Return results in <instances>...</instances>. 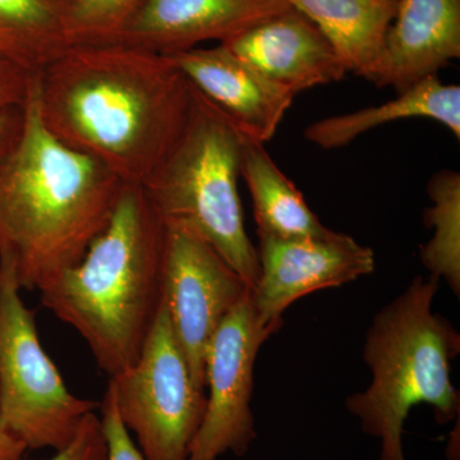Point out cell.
<instances>
[{"label":"cell","instance_id":"obj_4","mask_svg":"<svg viewBox=\"0 0 460 460\" xmlns=\"http://www.w3.org/2000/svg\"><path fill=\"white\" fill-rule=\"evenodd\" d=\"M438 281L414 278L375 314L366 335L362 358L371 384L348 396L345 407L365 434L380 440V460H407L402 432L416 405L434 408L441 425L459 417L460 396L450 368L460 353V334L447 317L432 311Z\"/></svg>","mask_w":460,"mask_h":460},{"label":"cell","instance_id":"obj_20","mask_svg":"<svg viewBox=\"0 0 460 460\" xmlns=\"http://www.w3.org/2000/svg\"><path fill=\"white\" fill-rule=\"evenodd\" d=\"M144 0H69L63 30L69 45L111 44Z\"/></svg>","mask_w":460,"mask_h":460},{"label":"cell","instance_id":"obj_5","mask_svg":"<svg viewBox=\"0 0 460 460\" xmlns=\"http://www.w3.org/2000/svg\"><path fill=\"white\" fill-rule=\"evenodd\" d=\"M246 137L193 87L183 131L141 187L165 228L189 230L204 239L253 290L260 277L259 256L244 226L238 192Z\"/></svg>","mask_w":460,"mask_h":460},{"label":"cell","instance_id":"obj_13","mask_svg":"<svg viewBox=\"0 0 460 460\" xmlns=\"http://www.w3.org/2000/svg\"><path fill=\"white\" fill-rule=\"evenodd\" d=\"M224 45L295 95L321 84L339 83L348 74L328 39L295 8Z\"/></svg>","mask_w":460,"mask_h":460},{"label":"cell","instance_id":"obj_3","mask_svg":"<svg viewBox=\"0 0 460 460\" xmlns=\"http://www.w3.org/2000/svg\"><path fill=\"white\" fill-rule=\"evenodd\" d=\"M166 228L138 184H124L111 222L81 261L41 288L109 377L140 356L163 304Z\"/></svg>","mask_w":460,"mask_h":460},{"label":"cell","instance_id":"obj_12","mask_svg":"<svg viewBox=\"0 0 460 460\" xmlns=\"http://www.w3.org/2000/svg\"><path fill=\"white\" fill-rule=\"evenodd\" d=\"M168 57L196 90L261 144L274 137L295 100V93L268 80L224 44Z\"/></svg>","mask_w":460,"mask_h":460},{"label":"cell","instance_id":"obj_15","mask_svg":"<svg viewBox=\"0 0 460 460\" xmlns=\"http://www.w3.org/2000/svg\"><path fill=\"white\" fill-rule=\"evenodd\" d=\"M410 118H426L443 124L460 140V87L447 84L438 75L411 84L385 104L334 115L311 123L305 138L325 150L347 146L363 133Z\"/></svg>","mask_w":460,"mask_h":460},{"label":"cell","instance_id":"obj_18","mask_svg":"<svg viewBox=\"0 0 460 460\" xmlns=\"http://www.w3.org/2000/svg\"><path fill=\"white\" fill-rule=\"evenodd\" d=\"M68 47L62 5L53 0H0V60L36 74Z\"/></svg>","mask_w":460,"mask_h":460},{"label":"cell","instance_id":"obj_19","mask_svg":"<svg viewBox=\"0 0 460 460\" xmlns=\"http://www.w3.org/2000/svg\"><path fill=\"white\" fill-rule=\"evenodd\" d=\"M431 208L423 213L426 228L434 229L428 243L420 246V259L429 277L447 280L460 296V174L441 171L428 184Z\"/></svg>","mask_w":460,"mask_h":460},{"label":"cell","instance_id":"obj_2","mask_svg":"<svg viewBox=\"0 0 460 460\" xmlns=\"http://www.w3.org/2000/svg\"><path fill=\"white\" fill-rule=\"evenodd\" d=\"M22 109L21 131L0 154V260L22 290H40L81 261L126 183L45 128L35 74Z\"/></svg>","mask_w":460,"mask_h":460},{"label":"cell","instance_id":"obj_22","mask_svg":"<svg viewBox=\"0 0 460 460\" xmlns=\"http://www.w3.org/2000/svg\"><path fill=\"white\" fill-rule=\"evenodd\" d=\"M100 411L102 432L107 441V460H145L128 429L120 420L113 395L108 389L100 404Z\"/></svg>","mask_w":460,"mask_h":460},{"label":"cell","instance_id":"obj_21","mask_svg":"<svg viewBox=\"0 0 460 460\" xmlns=\"http://www.w3.org/2000/svg\"><path fill=\"white\" fill-rule=\"evenodd\" d=\"M108 449L102 420L95 411L84 417L71 443L47 460H107ZM23 460V459H22Z\"/></svg>","mask_w":460,"mask_h":460},{"label":"cell","instance_id":"obj_8","mask_svg":"<svg viewBox=\"0 0 460 460\" xmlns=\"http://www.w3.org/2000/svg\"><path fill=\"white\" fill-rule=\"evenodd\" d=\"M277 326L262 323L252 290L220 323L205 354L206 410L189 460L243 456L256 438L251 402L257 354Z\"/></svg>","mask_w":460,"mask_h":460},{"label":"cell","instance_id":"obj_7","mask_svg":"<svg viewBox=\"0 0 460 460\" xmlns=\"http://www.w3.org/2000/svg\"><path fill=\"white\" fill-rule=\"evenodd\" d=\"M119 419L145 460H189L206 410L162 304L140 356L111 377Z\"/></svg>","mask_w":460,"mask_h":460},{"label":"cell","instance_id":"obj_9","mask_svg":"<svg viewBox=\"0 0 460 460\" xmlns=\"http://www.w3.org/2000/svg\"><path fill=\"white\" fill-rule=\"evenodd\" d=\"M250 290L246 281L204 239L189 230L166 228L163 305L201 392H205L208 345L226 314Z\"/></svg>","mask_w":460,"mask_h":460},{"label":"cell","instance_id":"obj_24","mask_svg":"<svg viewBox=\"0 0 460 460\" xmlns=\"http://www.w3.org/2000/svg\"><path fill=\"white\" fill-rule=\"evenodd\" d=\"M23 109L13 108L0 113V154L13 142L21 131Z\"/></svg>","mask_w":460,"mask_h":460},{"label":"cell","instance_id":"obj_25","mask_svg":"<svg viewBox=\"0 0 460 460\" xmlns=\"http://www.w3.org/2000/svg\"><path fill=\"white\" fill-rule=\"evenodd\" d=\"M26 452L25 445L8 431L0 419V460H22Z\"/></svg>","mask_w":460,"mask_h":460},{"label":"cell","instance_id":"obj_6","mask_svg":"<svg viewBox=\"0 0 460 460\" xmlns=\"http://www.w3.org/2000/svg\"><path fill=\"white\" fill-rule=\"evenodd\" d=\"M21 292L13 269L0 260V419L27 450L57 452L100 404L69 392Z\"/></svg>","mask_w":460,"mask_h":460},{"label":"cell","instance_id":"obj_23","mask_svg":"<svg viewBox=\"0 0 460 460\" xmlns=\"http://www.w3.org/2000/svg\"><path fill=\"white\" fill-rule=\"evenodd\" d=\"M33 74L0 60V113L25 104Z\"/></svg>","mask_w":460,"mask_h":460},{"label":"cell","instance_id":"obj_17","mask_svg":"<svg viewBox=\"0 0 460 460\" xmlns=\"http://www.w3.org/2000/svg\"><path fill=\"white\" fill-rule=\"evenodd\" d=\"M241 177L253 202L257 234L278 238L325 237L323 226L307 202L269 155L263 144L246 137L242 151Z\"/></svg>","mask_w":460,"mask_h":460},{"label":"cell","instance_id":"obj_11","mask_svg":"<svg viewBox=\"0 0 460 460\" xmlns=\"http://www.w3.org/2000/svg\"><path fill=\"white\" fill-rule=\"evenodd\" d=\"M292 8L290 0H144L114 42L169 56L224 44Z\"/></svg>","mask_w":460,"mask_h":460},{"label":"cell","instance_id":"obj_10","mask_svg":"<svg viewBox=\"0 0 460 460\" xmlns=\"http://www.w3.org/2000/svg\"><path fill=\"white\" fill-rule=\"evenodd\" d=\"M259 235L260 277L253 299L262 323L283 326V314L302 296L339 288L375 271V253L334 230L325 237Z\"/></svg>","mask_w":460,"mask_h":460},{"label":"cell","instance_id":"obj_14","mask_svg":"<svg viewBox=\"0 0 460 460\" xmlns=\"http://www.w3.org/2000/svg\"><path fill=\"white\" fill-rule=\"evenodd\" d=\"M460 58V0H398L370 83L407 90Z\"/></svg>","mask_w":460,"mask_h":460},{"label":"cell","instance_id":"obj_1","mask_svg":"<svg viewBox=\"0 0 460 460\" xmlns=\"http://www.w3.org/2000/svg\"><path fill=\"white\" fill-rule=\"evenodd\" d=\"M35 86L50 135L138 186L171 153L193 102L171 58L119 42L71 45L36 72Z\"/></svg>","mask_w":460,"mask_h":460},{"label":"cell","instance_id":"obj_16","mask_svg":"<svg viewBox=\"0 0 460 460\" xmlns=\"http://www.w3.org/2000/svg\"><path fill=\"white\" fill-rule=\"evenodd\" d=\"M337 51L348 72L370 81L398 0H290Z\"/></svg>","mask_w":460,"mask_h":460}]
</instances>
